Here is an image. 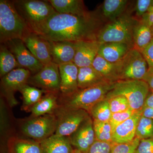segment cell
Masks as SVG:
<instances>
[{
	"instance_id": "obj_1",
	"label": "cell",
	"mask_w": 153,
	"mask_h": 153,
	"mask_svg": "<svg viewBox=\"0 0 153 153\" xmlns=\"http://www.w3.org/2000/svg\"><path fill=\"white\" fill-rule=\"evenodd\" d=\"M103 25L95 11L82 15L56 12L34 33L50 41L96 40Z\"/></svg>"
},
{
	"instance_id": "obj_2",
	"label": "cell",
	"mask_w": 153,
	"mask_h": 153,
	"mask_svg": "<svg viewBox=\"0 0 153 153\" xmlns=\"http://www.w3.org/2000/svg\"><path fill=\"white\" fill-rule=\"evenodd\" d=\"M114 83L106 82L87 88H79L68 95L59 93L56 110L82 109L89 113L94 105L106 97L112 89Z\"/></svg>"
},
{
	"instance_id": "obj_3",
	"label": "cell",
	"mask_w": 153,
	"mask_h": 153,
	"mask_svg": "<svg viewBox=\"0 0 153 153\" xmlns=\"http://www.w3.org/2000/svg\"><path fill=\"white\" fill-rule=\"evenodd\" d=\"M33 32L16 10L13 1H0V42L21 39Z\"/></svg>"
},
{
	"instance_id": "obj_4",
	"label": "cell",
	"mask_w": 153,
	"mask_h": 153,
	"mask_svg": "<svg viewBox=\"0 0 153 153\" xmlns=\"http://www.w3.org/2000/svg\"><path fill=\"white\" fill-rule=\"evenodd\" d=\"M138 21L127 10L114 21L102 25L97 33L96 40L100 44L123 43L134 48L133 33Z\"/></svg>"
},
{
	"instance_id": "obj_5",
	"label": "cell",
	"mask_w": 153,
	"mask_h": 153,
	"mask_svg": "<svg viewBox=\"0 0 153 153\" xmlns=\"http://www.w3.org/2000/svg\"><path fill=\"white\" fill-rule=\"evenodd\" d=\"M12 1L18 13L33 32H35L57 12L47 1Z\"/></svg>"
},
{
	"instance_id": "obj_6",
	"label": "cell",
	"mask_w": 153,
	"mask_h": 153,
	"mask_svg": "<svg viewBox=\"0 0 153 153\" xmlns=\"http://www.w3.org/2000/svg\"><path fill=\"white\" fill-rule=\"evenodd\" d=\"M150 90L148 83L143 80H118L107 94L108 99L117 96L127 99L131 109L138 111L143 108Z\"/></svg>"
},
{
	"instance_id": "obj_7",
	"label": "cell",
	"mask_w": 153,
	"mask_h": 153,
	"mask_svg": "<svg viewBox=\"0 0 153 153\" xmlns=\"http://www.w3.org/2000/svg\"><path fill=\"white\" fill-rule=\"evenodd\" d=\"M57 119L54 114H47L32 117L22 122L20 129L22 134L38 142L55 134Z\"/></svg>"
},
{
	"instance_id": "obj_8",
	"label": "cell",
	"mask_w": 153,
	"mask_h": 153,
	"mask_svg": "<svg viewBox=\"0 0 153 153\" xmlns=\"http://www.w3.org/2000/svg\"><path fill=\"white\" fill-rule=\"evenodd\" d=\"M116 64L119 80H143L149 69L141 52L134 47Z\"/></svg>"
},
{
	"instance_id": "obj_9",
	"label": "cell",
	"mask_w": 153,
	"mask_h": 153,
	"mask_svg": "<svg viewBox=\"0 0 153 153\" xmlns=\"http://www.w3.org/2000/svg\"><path fill=\"white\" fill-rule=\"evenodd\" d=\"M32 75L27 69L19 68L14 69L1 80V89L2 95L4 97L11 107L18 104L14 94L20 91L21 88L28 84V81Z\"/></svg>"
},
{
	"instance_id": "obj_10",
	"label": "cell",
	"mask_w": 153,
	"mask_h": 153,
	"mask_svg": "<svg viewBox=\"0 0 153 153\" xmlns=\"http://www.w3.org/2000/svg\"><path fill=\"white\" fill-rule=\"evenodd\" d=\"M60 78L59 66L52 63L44 66L36 74L31 75L28 84L47 92L60 93Z\"/></svg>"
},
{
	"instance_id": "obj_11",
	"label": "cell",
	"mask_w": 153,
	"mask_h": 153,
	"mask_svg": "<svg viewBox=\"0 0 153 153\" xmlns=\"http://www.w3.org/2000/svg\"><path fill=\"white\" fill-rule=\"evenodd\" d=\"M54 114L57 119L55 134L66 137L73 133L90 116L87 111L82 109L56 110Z\"/></svg>"
},
{
	"instance_id": "obj_12",
	"label": "cell",
	"mask_w": 153,
	"mask_h": 153,
	"mask_svg": "<svg viewBox=\"0 0 153 153\" xmlns=\"http://www.w3.org/2000/svg\"><path fill=\"white\" fill-rule=\"evenodd\" d=\"M5 45L14 55L21 68L27 69L32 75L40 71L44 65L28 49L21 39H14L6 42Z\"/></svg>"
},
{
	"instance_id": "obj_13",
	"label": "cell",
	"mask_w": 153,
	"mask_h": 153,
	"mask_svg": "<svg viewBox=\"0 0 153 153\" xmlns=\"http://www.w3.org/2000/svg\"><path fill=\"white\" fill-rule=\"evenodd\" d=\"M68 138L74 149L86 153L96 140L91 117L85 120Z\"/></svg>"
},
{
	"instance_id": "obj_14",
	"label": "cell",
	"mask_w": 153,
	"mask_h": 153,
	"mask_svg": "<svg viewBox=\"0 0 153 153\" xmlns=\"http://www.w3.org/2000/svg\"><path fill=\"white\" fill-rule=\"evenodd\" d=\"M22 41L30 52L44 66L52 63L49 41L34 32L28 34Z\"/></svg>"
},
{
	"instance_id": "obj_15",
	"label": "cell",
	"mask_w": 153,
	"mask_h": 153,
	"mask_svg": "<svg viewBox=\"0 0 153 153\" xmlns=\"http://www.w3.org/2000/svg\"><path fill=\"white\" fill-rule=\"evenodd\" d=\"M100 44L97 40H85L75 42V54L73 63L78 68L92 66L98 55Z\"/></svg>"
},
{
	"instance_id": "obj_16",
	"label": "cell",
	"mask_w": 153,
	"mask_h": 153,
	"mask_svg": "<svg viewBox=\"0 0 153 153\" xmlns=\"http://www.w3.org/2000/svg\"><path fill=\"white\" fill-rule=\"evenodd\" d=\"M141 110L134 113L130 117L113 131L112 143L119 144L131 141L136 137L137 126L141 117Z\"/></svg>"
},
{
	"instance_id": "obj_17",
	"label": "cell",
	"mask_w": 153,
	"mask_h": 153,
	"mask_svg": "<svg viewBox=\"0 0 153 153\" xmlns=\"http://www.w3.org/2000/svg\"><path fill=\"white\" fill-rule=\"evenodd\" d=\"M127 0H105L95 12L103 25L113 22L123 15L128 10Z\"/></svg>"
},
{
	"instance_id": "obj_18",
	"label": "cell",
	"mask_w": 153,
	"mask_h": 153,
	"mask_svg": "<svg viewBox=\"0 0 153 153\" xmlns=\"http://www.w3.org/2000/svg\"><path fill=\"white\" fill-rule=\"evenodd\" d=\"M78 68L73 62L59 65L60 94L68 95L79 89L77 82Z\"/></svg>"
},
{
	"instance_id": "obj_19",
	"label": "cell",
	"mask_w": 153,
	"mask_h": 153,
	"mask_svg": "<svg viewBox=\"0 0 153 153\" xmlns=\"http://www.w3.org/2000/svg\"><path fill=\"white\" fill-rule=\"evenodd\" d=\"M52 62L59 66L73 62L75 54V42L50 41Z\"/></svg>"
},
{
	"instance_id": "obj_20",
	"label": "cell",
	"mask_w": 153,
	"mask_h": 153,
	"mask_svg": "<svg viewBox=\"0 0 153 153\" xmlns=\"http://www.w3.org/2000/svg\"><path fill=\"white\" fill-rule=\"evenodd\" d=\"M133 47L123 43H104L100 45L98 55L110 63H117Z\"/></svg>"
},
{
	"instance_id": "obj_21",
	"label": "cell",
	"mask_w": 153,
	"mask_h": 153,
	"mask_svg": "<svg viewBox=\"0 0 153 153\" xmlns=\"http://www.w3.org/2000/svg\"><path fill=\"white\" fill-rule=\"evenodd\" d=\"M6 153H42L40 143L31 139L10 137L6 147Z\"/></svg>"
},
{
	"instance_id": "obj_22",
	"label": "cell",
	"mask_w": 153,
	"mask_h": 153,
	"mask_svg": "<svg viewBox=\"0 0 153 153\" xmlns=\"http://www.w3.org/2000/svg\"><path fill=\"white\" fill-rule=\"evenodd\" d=\"M40 143L42 153H72L74 149L68 137L55 134Z\"/></svg>"
},
{
	"instance_id": "obj_23",
	"label": "cell",
	"mask_w": 153,
	"mask_h": 153,
	"mask_svg": "<svg viewBox=\"0 0 153 153\" xmlns=\"http://www.w3.org/2000/svg\"><path fill=\"white\" fill-rule=\"evenodd\" d=\"M59 93L47 92L30 109L31 117H36L47 114H54L58 107Z\"/></svg>"
},
{
	"instance_id": "obj_24",
	"label": "cell",
	"mask_w": 153,
	"mask_h": 153,
	"mask_svg": "<svg viewBox=\"0 0 153 153\" xmlns=\"http://www.w3.org/2000/svg\"><path fill=\"white\" fill-rule=\"evenodd\" d=\"M58 13L82 15L88 13L82 0H48Z\"/></svg>"
},
{
	"instance_id": "obj_25",
	"label": "cell",
	"mask_w": 153,
	"mask_h": 153,
	"mask_svg": "<svg viewBox=\"0 0 153 153\" xmlns=\"http://www.w3.org/2000/svg\"><path fill=\"white\" fill-rule=\"evenodd\" d=\"M106 82L108 81L92 66L78 68L77 82L79 89L91 87Z\"/></svg>"
},
{
	"instance_id": "obj_26",
	"label": "cell",
	"mask_w": 153,
	"mask_h": 153,
	"mask_svg": "<svg viewBox=\"0 0 153 153\" xmlns=\"http://www.w3.org/2000/svg\"><path fill=\"white\" fill-rule=\"evenodd\" d=\"M153 38L152 28L139 20L134 27L133 33L134 48L141 52L150 43Z\"/></svg>"
},
{
	"instance_id": "obj_27",
	"label": "cell",
	"mask_w": 153,
	"mask_h": 153,
	"mask_svg": "<svg viewBox=\"0 0 153 153\" xmlns=\"http://www.w3.org/2000/svg\"><path fill=\"white\" fill-rule=\"evenodd\" d=\"M92 66L108 82L114 83L119 80L116 63L108 62L97 55L94 60Z\"/></svg>"
},
{
	"instance_id": "obj_28",
	"label": "cell",
	"mask_w": 153,
	"mask_h": 153,
	"mask_svg": "<svg viewBox=\"0 0 153 153\" xmlns=\"http://www.w3.org/2000/svg\"><path fill=\"white\" fill-rule=\"evenodd\" d=\"M21 68L14 55L4 44L0 48V76L1 78L16 68Z\"/></svg>"
},
{
	"instance_id": "obj_29",
	"label": "cell",
	"mask_w": 153,
	"mask_h": 153,
	"mask_svg": "<svg viewBox=\"0 0 153 153\" xmlns=\"http://www.w3.org/2000/svg\"><path fill=\"white\" fill-rule=\"evenodd\" d=\"M23 96L22 109L30 111V109L41 99L45 91L41 89L27 84L20 90Z\"/></svg>"
},
{
	"instance_id": "obj_30",
	"label": "cell",
	"mask_w": 153,
	"mask_h": 153,
	"mask_svg": "<svg viewBox=\"0 0 153 153\" xmlns=\"http://www.w3.org/2000/svg\"><path fill=\"white\" fill-rule=\"evenodd\" d=\"M89 114L93 120L102 122H109L112 113L108 100L105 98L99 102L92 107Z\"/></svg>"
},
{
	"instance_id": "obj_31",
	"label": "cell",
	"mask_w": 153,
	"mask_h": 153,
	"mask_svg": "<svg viewBox=\"0 0 153 153\" xmlns=\"http://www.w3.org/2000/svg\"><path fill=\"white\" fill-rule=\"evenodd\" d=\"M96 140L100 141L112 143V128L109 122H102L93 120Z\"/></svg>"
},
{
	"instance_id": "obj_32",
	"label": "cell",
	"mask_w": 153,
	"mask_h": 153,
	"mask_svg": "<svg viewBox=\"0 0 153 153\" xmlns=\"http://www.w3.org/2000/svg\"><path fill=\"white\" fill-rule=\"evenodd\" d=\"M136 137L140 140L153 137V120L142 116L137 126Z\"/></svg>"
},
{
	"instance_id": "obj_33",
	"label": "cell",
	"mask_w": 153,
	"mask_h": 153,
	"mask_svg": "<svg viewBox=\"0 0 153 153\" xmlns=\"http://www.w3.org/2000/svg\"><path fill=\"white\" fill-rule=\"evenodd\" d=\"M107 100L112 114L123 112L131 109L128 101L124 97L117 96Z\"/></svg>"
},
{
	"instance_id": "obj_34",
	"label": "cell",
	"mask_w": 153,
	"mask_h": 153,
	"mask_svg": "<svg viewBox=\"0 0 153 153\" xmlns=\"http://www.w3.org/2000/svg\"><path fill=\"white\" fill-rule=\"evenodd\" d=\"M140 140L135 137L131 141L123 143H113L111 153H135Z\"/></svg>"
},
{
	"instance_id": "obj_35",
	"label": "cell",
	"mask_w": 153,
	"mask_h": 153,
	"mask_svg": "<svg viewBox=\"0 0 153 153\" xmlns=\"http://www.w3.org/2000/svg\"><path fill=\"white\" fill-rule=\"evenodd\" d=\"M136 111L129 109L123 112L112 114L109 123L112 127V130L117 126L128 119Z\"/></svg>"
},
{
	"instance_id": "obj_36",
	"label": "cell",
	"mask_w": 153,
	"mask_h": 153,
	"mask_svg": "<svg viewBox=\"0 0 153 153\" xmlns=\"http://www.w3.org/2000/svg\"><path fill=\"white\" fill-rule=\"evenodd\" d=\"M153 5V0H137L136 1L134 11L136 19L138 20H140L142 17Z\"/></svg>"
},
{
	"instance_id": "obj_37",
	"label": "cell",
	"mask_w": 153,
	"mask_h": 153,
	"mask_svg": "<svg viewBox=\"0 0 153 153\" xmlns=\"http://www.w3.org/2000/svg\"><path fill=\"white\" fill-rule=\"evenodd\" d=\"M113 143L103 142L96 140L86 153H111Z\"/></svg>"
},
{
	"instance_id": "obj_38",
	"label": "cell",
	"mask_w": 153,
	"mask_h": 153,
	"mask_svg": "<svg viewBox=\"0 0 153 153\" xmlns=\"http://www.w3.org/2000/svg\"><path fill=\"white\" fill-rule=\"evenodd\" d=\"M135 153H153V137L140 140Z\"/></svg>"
},
{
	"instance_id": "obj_39",
	"label": "cell",
	"mask_w": 153,
	"mask_h": 153,
	"mask_svg": "<svg viewBox=\"0 0 153 153\" xmlns=\"http://www.w3.org/2000/svg\"><path fill=\"white\" fill-rule=\"evenodd\" d=\"M141 52L146 60L149 68H153V38L147 47Z\"/></svg>"
},
{
	"instance_id": "obj_40",
	"label": "cell",
	"mask_w": 153,
	"mask_h": 153,
	"mask_svg": "<svg viewBox=\"0 0 153 153\" xmlns=\"http://www.w3.org/2000/svg\"><path fill=\"white\" fill-rule=\"evenodd\" d=\"M139 21L149 27H153V5L149 9L147 12L144 15Z\"/></svg>"
},
{
	"instance_id": "obj_41",
	"label": "cell",
	"mask_w": 153,
	"mask_h": 153,
	"mask_svg": "<svg viewBox=\"0 0 153 153\" xmlns=\"http://www.w3.org/2000/svg\"><path fill=\"white\" fill-rule=\"evenodd\" d=\"M143 80L148 83L150 91H153V68H149Z\"/></svg>"
},
{
	"instance_id": "obj_42",
	"label": "cell",
	"mask_w": 153,
	"mask_h": 153,
	"mask_svg": "<svg viewBox=\"0 0 153 153\" xmlns=\"http://www.w3.org/2000/svg\"><path fill=\"white\" fill-rule=\"evenodd\" d=\"M141 112L142 116L153 120V108L143 107Z\"/></svg>"
},
{
	"instance_id": "obj_43",
	"label": "cell",
	"mask_w": 153,
	"mask_h": 153,
	"mask_svg": "<svg viewBox=\"0 0 153 153\" xmlns=\"http://www.w3.org/2000/svg\"><path fill=\"white\" fill-rule=\"evenodd\" d=\"M143 107L153 108V91H150L145 101Z\"/></svg>"
},
{
	"instance_id": "obj_44",
	"label": "cell",
	"mask_w": 153,
	"mask_h": 153,
	"mask_svg": "<svg viewBox=\"0 0 153 153\" xmlns=\"http://www.w3.org/2000/svg\"><path fill=\"white\" fill-rule=\"evenodd\" d=\"M72 153H82V152L76 149H74V150L72 152Z\"/></svg>"
},
{
	"instance_id": "obj_45",
	"label": "cell",
	"mask_w": 153,
	"mask_h": 153,
	"mask_svg": "<svg viewBox=\"0 0 153 153\" xmlns=\"http://www.w3.org/2000/svg\"><path fill=\"white\" fill-rule=\"evenodd\" d=\"M152 29L153 31V27H152Z\"/></svg>"
}]
</instances>
